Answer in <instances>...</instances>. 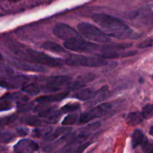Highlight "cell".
Returning <instances> with one entry per match:
<instances>
[{"label":"cell","mask_w":153,"mask_h":153,"mask_svg":"<svg viewBox=\"0 0 153 153\" xmlns=\"http://www.w3.org/2000/svg\"><path fill=\"white\" fill-rule=\"evenodd\" d=\"M22 121L30 126H39L41 123V119L39 117L36 116L27 117L22 119Z\"/></svg>","instance_id":"cell-22"},{"label":"cell","mask_w":153,"mask_h":153,"mask_svg":"<svg viewBox=\"0 0 153 153\" xmlns=\"http://www.w3.org/2000/svg\"><path fill=\"white\" fill-rule=\"evenodd\" d=\"M16 118H17L16 115H10V116L2 118V119L0 120V125H8V124L13 123L14 120H16Z\"/></svg>","instance_id":"cell-27"},{"label":"cell","mask_w":153,"mask_h":153,"mask_svg":"<svg viewBox=\"0 0 153 153\" xmlns=\"http://www.w3.org/2000/svg\"><path fill=\"white\" fill-rule=\"evenodd\" d=\"M141 146L145 153H153V141L148 140L146 137L142 143Z\"/></svg>","instance_id":"cell-25"},{"label":"cell","mask_w":153,"mask_h":153,"mask_svg":"<svg viewBox=\"0 0 153 153\" xmlns=\"http://www.w3.org/2000/svg\"><path fill=\"white\" fill-rule=\"evenodd\" d=\"M79 121V116L77 113H73L67 115L64 120L62 121V125L63 126H72L76 124V123Z\"/></svg>","instance_id":"cell-19"},{"label":"cell","mask_w":153,"mask_h":153,"mask_svg":"<svg viewBox=\"0 0 153 153\" xmlns=\"http://www.w3.org/2000/svg\"><path fill=\"white\" fill-rule=\"evenodd\" d=\"M13 65L16 68L19 70H25V71H32L37 72V73H45L46 72V68L43 66L40 65V64H34V63H24V62H14Z\"/></svg>","instance_id":"cell-11"},{"label":"cell","mask_w":153,"mask_h":153,"mask_svg":"<svg viewBox=\"0 0 153 153\" xmlns=\"http://www.w3.org/2000/svg\"><path fill=\"white\" fill-rule=\"evenodd\" d=\"M13 108L11 102L9 100H4L0 102V111L10 110Z\"/></svg>","instance_id":"cell-26"},{"label":"cell","mask_w":153,"mask_h":153,"mask_svg":"<svg viewBox=\"0 0 153 153\" xmlns=\"http://www.w3.org/2000/svg\"><path fill=\"white\" fill-rule=\"evenodd\" d=\"M42 88L38 85V84L36 83H31V84H27L25 86L22 87V91L24 93L27 94H29V95L34 96L37 95V94H40V92L41 91Z\"/></svg>","instance_id":"cell-16"},{"label":"cell","mask_w":153,"mask_h":153,"mask_svg":"<svg viewBox=\"0 0 153 153\" xmlns=\"http://www.w3.org/2000/svg\"><path fill=\"white\" fill-rule=\"evenodd\" d=\"M37 142L31 139H22L13 147L15 153H33L39 149Z\"/></svg>","instance_id":"cell-8"},{"label":"cell","mask_w":153,"mask_h":153,"mask_svg":"<svg viewBox=\"0 0 153 153\" xmlns=\"http://www.w3.org/2000/svg\"><path fill=\"white\" fill-rule=\"evenodd\" d=\"M144 134L140 129H136L133 132L132 136H131V145L133 148H136L139 146H141L142 143L145 140Z\"/></svg>","instance_id":"cell-14"},{"label":"cell","mask_w":153,"mask_h":153,"mask_svg":"<svg viewBox=\"0 0 153 153\" xmlns=\"http://www.w3.org/2000/svg\"><path fill=\"white\" fill-rule=\"evenodd\" d=\"M61 88H56V87H52L49 86V85H46L43 87V91L44 93H52V92H56V91H60Z\"/></svg>","instance_id":"cell-28"},{"label":"cell","mask_w":153,"mask_h":153,"mask_svg":"<svg viewBox=\"0 0 153 153\" xmlns=\"http://www.w3.org/2000/svg\"><path fill=\"white\" fill-rule=\"evenodd\" d=\"M70 130V128H67V127H60V128H56L54 131L52 132H49L45 136L44 140L47 142H51L53 141L54 140H55L56 138H58L59 136L62 135V134H65V133L68 132Z\"/></svg>","instance_id":"cell-13"},{"label":"cell","mask_w":153,"mask_h":153,"mask_svg":"<svg viewBox=\"0 0 153 153\" xmlns=\"http://www.w3.org/2000/svg\"><path fill=\"white\" fill-rule=\"evenodd\" d=\"M42 48L45 50L51 51V52H65V49H64L63 46H61V45L58 44V43H55V42L49 41H45L44 43L42 45Z\"/></svg>","instance_id":"cell-15"},{"label":"cell","mask_w":153,"mask_h":153,"mask_svg":"<svg viewBox=\"0 0 153 153\" xmlns=\"http://www.w3.org/2000/svg\"><path fill=\"white\" fill-rule=\"evenodd\" d=\"M15 137L16 135L10 131H0V143H10Z\"/></svg>","instance_id":"cell-20"},{"label":"cell","mask_w":153,"mask_h":153,"mask_svg":"<svg viewBox=\"0 0 153 153\" xmlns=\"http://www.w3.org/2000/svg\"><path fill=\"white\" fill-rule=\"evenodd\" d=\"M85 82L81 80L80 79H79L78 80L69 82L67 85V89L69 90V91H75V90L82 88L85 86Z\"/></svg>","instance_id":"cell-21"},{"label":"cell","mask_w":153,"mask_h":153,"mask_svg":"<svg viewBox=\"0 0 153 153\" xmlns=\"http://www.w3.org/2000/svg\"><path fill=\"white\" fill-rule=\"evenodd\" d=\"M68 94V92H64L59 93L57 94H52V95L41 96V97H37L35 101L40 103H51L55 102H59L66 98Z\"/></svg>","instance_id":"cell-12"},{"label":"cell","mask_w":153,"mask_h":153,"mask_svg":"<svg viewBox=\"0 0 153 153\" xmlns=\"http://www.w3.org/2000/svg\"><path fill=\"white\" fill-rule=\"evenodd\" d=\"M149 134H150L152 136H153V126L150 128V130H149Z\"/></svg>","instance_id":"cell-31"},{"label":"cell","mask_w":153,"mask_h":153,"mask_svg":"<svg viewBox=\"0 0 153 153\" xmlns=\"http://www.w3.org/2000/svg\"><path fill=\"white\" fill-rule=\"evenodd\" d=\"M11 49L15 54L24 58V59L28 62L51 67H58L62 66V61L61 60L52 58L43 52L18 46H13Z\"/></svg>","instance_id":"cell-2"},{"label":"cell","mask_w":153,"mask_h":153,"mask_svg":"<svg viewBox=\"0 0 153 153\" xmlns=\"http://www.w3.org/2000/svg\"><path fill=\"white\" fill-rule=\"evenodd\" d=\"M80 108V105L78 103H72V104H67L63 106L61 108V111L62 113H71V112H74L79 109Z\"/></svg>","instance_id":"cell-23"},{"label":"cell","mask_w":153,"mask_h":153,"mask_svg":"<svg viewBox=\"0 0 153 153\" xmlns=\"http://www.w3.org/2000/svg\"><path fill=\"white\" fill-rule=\"evenodd\" d=\"M153 44V40H146L145 41L142 42L140 44L138 45L139 48H146V47H150Z\"/></svg>","instance_id":"cell-29"},{"label":"cell","mask_w":153,"mask_h":153,"mask_svg":"<svg viewBox=\"0 0 153 153\" xmlns=\"http://www.w3.org/2000/svg\"><path fill=\"white\" fill-rule=\"evenodd\" d=\"M78 29L81 34L90 40L100 43H107L110 41V37L93 24L81 22L78 25Z\"/></svg>","instance_id":"cell-4"},{"label":"cell","mask_w":153,"mask_h":153,"mask_svg":"<svg viewBox=\"0 0 153 153\" xmlns=\"http://www.w3.org/2000/svg\"><path fill=\"white\" fill-rule=\"evenodd\" d=\"M16 132L18 133V134H19V136H25L28 134V131H27V129L24 128H17V129H16Z\"/></svg>","instance_id":"cell-30"},{"label":"cell","mask_w":153,"mask_h":153,"mask_svg":"<svg viewBox=\"0 0 153 153\" xmlns=\"http://www.w3.org/2000/svg\"><path fill=\"white\" fill-rule=\"evenodd\" d=\"M143 117L142 113H139V112H132L130 113L128 115L127 117V122L130 124V125H137V124L140 123L143 120Z\"/></svg>","instance_id":"cell-17"},{"label":"cell","mask_w":153,"mask_h":153,"mask_svg":"<svg viewBox=\"0 0 153 153\" xmlns=\"http://www.w3.org/2000/svg\"><path fill=\"white\" fill-rule=\"evenodd\" d=\"M53 33L57 37L65 40V42L83 40L80 33L73 27L64 23H58L53 28Z\"/></svg>","instance_id":"cell-5"},{"label":"cell","mask_w":153,"mask_h":153,"mask_svg":"<svg viewBox=\"0 0 153 153\" xmlns=\"http://www.w3.org/2000/svg\"><path fill=\"white\" fill-rule=\"evenodd\" d=\"M142 114L144 119H150L153 117V105L147 104L144 106L142 111Z\"/></svg>","instance_id":"cell-24"},{"label":"cell","mask_w":153,"mask_h":153,"mask_svg":"<svg viewBox=\"0 0 153 153\" xmlns=\"http://www.w3.org/2000/svg\"><path fill=\"white\" fill-rule=\"evenodd\" d=\"M65 62L67 65L73 67H100L108 64V61L105 58L82 55H71L67 58Z\"/></svg>","instance_id":"cell-3"},{"label":"cell","mask_w":153,"mask_h":153,"mask_svg":"<svg viewBox=\"0 0 153 153\" xmlns=\"http://www.w3.org/2000/svg\"><path fill=\"white\" fill-rule=\"evenodd\" d=\"M64 46L65 49L76 52H94L97 50H101L102 46L94 43H88L85 40H76V41L64 42Z\"/></svg>","instance_id":"cell-7"},{"label":"cell","mask_w":153,"mask_h":153,"mask_svg":"<svg viewBox=\"0 0 153 153\" xmlns=\"http://www.w3.org/2000/svg\"><path fill=\"white\" fill-rule=\"evenodd\" d=\"M10 1H12V2H18V1H21V0H9Z\"/></svg>","instance_id":"cell-32"},{"label":"cell","mask_w":153,"mask_h":153,"mask_svg":"<svg viewBox=\"0 0 153 153\" xmlns=\"http://www.w3.org/2000/svg\"><path fill=\"white\" fill-rule=\"evenodd\" d=\"M1 59H2V56H1V55L0 54V60H1Z\"/></svg>","instance_id":"cell-33"},{"label":"cell","mask_w":153,"mask_h":153,"mask_svg":"<svg viewBox=\"0 0 153 153\" xmlns=\"http://www.w3.org/2000/svg\"><path fill=\"white\" fill-rule=\"evenodd\" d=\"M72 81V78L67 76H52L46 79V85L61 88L64 85H67Z\"/></svg>","instance_id":"cell-10"},{"label":"cell","mask_w":153,"mask_h":153,"mask_svg":"<svg viewBox=\"0 0 153 153\" xmlns=\"http://www.w3.org/2000/svg\"><path fill=\"white\" fill-rule=\"evenodd\" d=\"M111 109V105L108 102L102 103L100 105L91 109L88 111L81 114L79 117V123L81 124H85L97 117H101L107 114Z\"/></svg>","instance_id":"cell-6"},{"label":"cell","mask_w":153,"mask_h":153,"mask_svg":"<svg viewBox=\"0 0 153 153\" xmlns=\"http://www.w3.org/2000/svg\"><path fill=\"white\" fill-rule=\"evenodd\" d=\"M13 70L8 65L3 63H0V79L2 80L7 79L13 76Z\"/></svg>","instance_id":"cell-18"},{"label":"cell","mask_w":153,"mask_h":153,"mask_svg":"<svg viewBox=\"0 0 153 153\" xmlns=\"http://www.w3.org/2000/svg\"><path fill=\"white\" fill-rule=\"evenodd\" d=\"M92 19L109 37L117 39H127L132 35V30L118 18L105 13H95Z\"/></svg>","instance_id":"cell-1"},{"label":"cell","mask_w":153,"mask_h":153,"mask_svg":"<svg viewBox=\"0 0 153 153\" xmlns=\"http://www.w3.org/2000/svg\"><path fill=\"white\" fill-rule=\"evenodd\" d=\"M29 81V78L26 76L17 75L11 76L7 79H4L0 83V86L7 88H16L19 87H23L27 85V82Z\"/></svg>","instance_id":"cell-9"}]
</instances>
